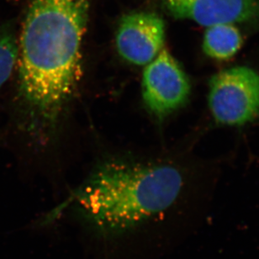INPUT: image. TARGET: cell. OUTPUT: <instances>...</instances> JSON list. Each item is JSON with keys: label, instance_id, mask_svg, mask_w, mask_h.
Segmentation results:
<instances>
[{"label": "cell", "instance_id": "6da1fadb", "mask_svg": "<svg viewBox=\"0 0 259 259\" xmlns=\"http://www.w3.org/2000/svg\"><path fill=\"white\" fill-rule=\"evenodd\" d=\"M90 0H30L19 44V91L29 129L48 142L77 86Z\"/></svg>", "mask_w": 259, "mask_h": 259}, {"label": "cell", "instance_id": "7a4b0ae2", "mask_svg": "<svg viewBox=\"0 0 259 259\" xmlns=\"http://www.w3.org/2000/svg\"><path fill=\"white\" fill-rule=\"evenodd\" d=\"M184 186L185 176L175 165L112 160L100 165L70 202L96 231L112 236L170 208Z\"/></svg>", "mask_w": 259, "mask_h": 259}, {"label": "cell", "instance_id": "3957f363", "mask_svg": "<svg viewBox=\"0 0 259 259\" xmlns=\"http://www.w3.org/2000/svg\"><path fill=\"white\" fill-rule=\"evenodd\" d=\"M209 106L217 123L242 125L259 115V74L247 67H235L209 81Z\"/></svg>", "mask_w": 259, "mask_h": 259}, {"label": "cell", "instance_id": "277c9868", "mask_svg": "<svg viewBox=\"0 0 259 259\" xmlns=\"http://www.w3.org/2000/svg\"><path fill=\"white\" fill-rule=\"evenodd\" d=\"M190 93V81L168 51L163 48L146 65L142 77V97L150 113L162 120L182 107Z\"/></svg>", "mask_w": 259, "mask_h": 259}, {"label": "cell", "instance_id": "5b68a950", "mask_svg": "<svg viewBox=\"0 0 259 259\" xmlns=\"http://www.w3.org/2000/svg\"><path fill=\"white\" fill-rule=\"evenodd\" d=\"M176 20L204 27L229 23L259 29V0H157Z\"/></svg>", "mask_w": 259, "mask_h": 259}, {"label": "cell", "instance_id": "8992f818", "mask_svg": "<svg viewBox=\"0 0 259 259\" xmlns=\"http://www.w3.org/2000/svg\"><path fill=\"white\" fill-rule=\"evenodd\" d=\"M165 36V23L157 14L132 12L120 20L115 34V45L124 60L144 66L154 60L163 49Z\"/></svg>", "mask_w": 259, "mask_h": 259}, {"label": "cell", "instance_id": "52a82bcc", "mask_svg": "<svg viewBox=\"0 0 259 259\" xmlns=\"http://www.w3.org/2000/svg\"><path fill=\"white\" fill-rule=\"evenodd\" d=\"M243 44L242 33L237 25L229 23L206 27L203 39V51L209 58L218 61L233 58Z\"/></svg>", "mask_w": 259, "mask_h": 259}]
</instances>
